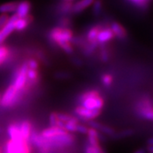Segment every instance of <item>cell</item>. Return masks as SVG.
<instances>
[{
  "label": "cell",
  "mask_w": 153,
  "mask_h": 153,
  "mask_svg": "<svg viewBox=\"0 0 153 153\" xmlns=\"http://www.w3.org/2000/svg\"><path fill=\"white\" fill-rule=\"evenodd\" d=\"M81 105L89 110H101L104 105V101L96 91H88L80 97Z\"/></svg>",
  "instance_id": "6da1fadb"
},
{
  "label": "cell",
  "mask_w": 153,
  "mask_h": 153,
  "mask_svg": "<svg viewBox=\"0 0 153 153\" xmlns=\"http://www.w3.org/2000/svg\"><path fill=\"white\" fill-rule=\"evenodd\" d=\"M49 38L53 42L60 47L66 43H71L73 38V33L66 27H55L49 33Z\"/></svg>",
  "instance_id": "7a4b0ae2"
},
{
  "label": "cell",
  "mask_w": 153,
  "mask_h": 153,
  "mask_svg": "<svg viewBox=\"0 0 153 153\" xmlns=\"http://www.w3.org/2000/svg\"><path fill=\"white\" fill-rule=\"evenodd\" d=\"M20 92L15 88L12 85L6 89L5 92L1 97L0 105L5 107H11L14 105L16 102L19 100Z\"/></svg>",
  "instance_id": "3957f363"
},
{
  "label": "cell",
  "mask_w": 153,
  "mask_h": 153,
  "mask_svg": "<svg viewBox=\"0 0 153 153\" xmlns=\"http://www.w3.org/2000/svg\"><path fill=\"white\" fill-rule=\"evenodd\" d=\"M27 70H28V67H27V63L25 62L17 70L14 78H13L12 85L20 92L27 85V83H28L27 77Z\"/></svg>",
  "instance_id": "277c9868"
},
{
  "label": "cell",
  "mask_w": 153,
  "mask_h": 153,
  "mask_svg": "<svg viewBox=\"0 0 153 153\" xmlns=\"http://www.w3.org/2000/svg\"><path fill=\"white\" fill-rule=\"evenodd\" d=\"M6 153H30V147L28 141H9L6 143Z\"/></svg>",
  "instance_id": "5b68a950"
},
{
  "label": "cell",
  "mask_w": 153,
  "mask_h": 153,
  "mask_svg": "<svg viewBox=\"0 0 153 153\" xmlns=\"http://www.w3.org/2000/svg\"><path fill=\"white\" fill-rule=\"evenodd\" d=\"M18 17L16 15H13L12 16H10L8 22L6 23L2 28L0 29V45L3 43L6 38L10 36L15 30V23Z\"/></svg>",
  "instance_id": "8992f818"
},
{
  "label": "cell",
  "mask_w": 153,
  "mask_h": 153,
  "mask_svg": "<svg viewBox=\"0 0 153 153\" xmlns=\"http://www.w3.org/2000/svg\"><path fill=\"white\" fill-rule=\"evenodd\" d=\"M75 114L77 115L79 117L86 120H93L99 117L101 113V110H89L81 105H79L75 109Z\"/></svg>",
  "instance_id": "52a82bcc"
},
{
  "label": "cell",
  "mask_w": 153,
  "mask_h": 153,
  "mask_svg": "<svg viewBox=\"0 0 153 153\" xmlns=\"http://www.w3.org/2000/svg\"><path fill=\"white\" fill-rule=\"evenodd\" d=\"M139 114L141 117L148 120H152L153 119V112L152 103L150 102L145 99L140 103V105L138 107Z\"/></svg>",
  "instance_id": "ba28073f"
},
{
  "label": "cell",
  "mask_w": 153,
  "mask_h": 153,
  "mask_svg": "<svg viewBox=\"0 0 153 153\" xmlns=\"http://www.w3.org/2000/svg\"><path fill=\"white\" fill-rule=\"evenodd\" d=\"M31 9V4L27 0H23L19 3H17L15 15L18 18H25L29 16V13Z\"/></svg>",
  "instance_id": "9c48e42d"
},
{
  "label": "cell",
  "mask_w": 153,
  "mask_h": 153,
  "mask_svg": "<svg viewBox=\"0 0 153 153\" xmlns=\"http://www.w3.org/2000/svg\"><path fill=\"white\" fill-rule=\"evenodd\" d=\"M113 38H114V35L109 27L101 28L97 34L96 42L98 44L103 45L109 42Z\"/></svg>",
  "instance_id": "30bf717a"
},
{
  "label": "cell",
  "mask_w": 153,
  "mask_h": 153,
  "mask_svg": "<svg viewBox=\"0 0 153 153\" xmlns=\"http://www.w3.org/2000/svg\"><path fill=\"white\" fill-rule=\"evenodd\" d=\"M67 131H65L62 128H59L58 127H53L51 126L50 127L45 128L41 132L40 135L44 138H52V137H56V136H59V135H62L67 134Z\"/></svg>",
  "instance_id": "8fae6325"
},
{
  "label": "cell",
  "mask_w": 153,
  "mask_h": 153,
  "mask_svg": "<svg viewBox=\"0 0 153 153\" xmlns=\"http://www.w3.org/2000/svg\"><path fill=\"white\" fill-rule=\"evenodd\" d=\"M19 130H20V137L23 141H28L30 139L31 131H32V126L31 123L28 120H24L19 125Z\"/></svg>",
  "instance_id": "7c38bea8"
},
{
  "label": "cell",
  "mask_w": 153,
  "mask_h": 153,
  "mask_svg": "<svg viewBox=\"0 0 153 153\" xmlns=\"http://www.w3.org/2000/svg\"><path fill=\"white\" fill-rule=\"evenodd\" d=\"M109 28L112 30L114 37H117V38H119L120 40H123V39H124L127 37V32H126L125 29L123 28V27L122 25H120L118 23H112Z\"/></svg>",
  "instance_id": "4fadbf2b"
},
{
  "label": "cell",
  "mask_w": 153,
  "mask_h": 153,
  "mask_svg": "<svg viewBox=\"0 0 153 153\" xmlns=\"http://www.w3.org/2000/svg\"><path fill=\"white\" fill-rule=\"evenodd\" d=\"M7 134H8L10 141H20V140H22L21 137H20L19 125L16 124V123H13L9 125L8 128H7Z\"/></svg>",
  "instance_id": "5bb4252c"
},
{
  "label": "cell",
  "mask_w": 153,
  "mask_h": 153,
  "mask_svg": "<svg viewBox=\"0 0 153 153\" xmlns=\"http://www.w3.org/2000/svg\"><path fill=\"white\" fill-rule=\"evenodd\" d=\"M95 0H79L75 4L73 5L72 12L74 13H79L83 12L84 10L88 8L93 4Z\"/></svg>",
  "instance_id": "9a60e30c"
},
{
  "label": "cell",
  "mask_w": 153,
  "mask_h": 153,
  "mask_svg": "<svg viewBox=\"0 0 153 153\" xmlns=\"http://www.w3.org/2000/svg\"><path fill=\"white\" fill-rule=\"evenodd\" d=\"M89 125L91 126V127L97 130L99 132L100 131V132H102V133L109 135H114L115 134V131L113 128H111L110 127H108L106 125H103L100 123H98L96 121L91 120V122L89 123Z\"/></svg>",
  "instance_id": "2e32d148"
},
{
  "label": "cell",
  "mask_w": 153,
  "mask_h": 153,
  "mask_svg": "<svg viewBox=\"0 0 153 153\" xmlns=\"http://www.w3.org/2000/svg\"><path fill=\"white\" fill-rule=\"evenodd\" d=\"M32 18L29 15L25 18H18L15 23V30L17 31H22L25 30L31 21Z\"/></svg>",
  "instance_id": "e0dca14e"
},
{
  "label": "cell",
  "mask_w": 153,
  "mask_h": 153,
  "mask_svg": "<svg viewBox=\"0 0 153 153\" xmlns=\"http://www.w3.org/2000/svg\"><path fill=\"white\" fill-rule=\"evenodd\" d=\"M78 124V120L73 117L70 120L64 123L63 130L67 131V133H74V132H76V127Z\"/></svg>",
  "instance_id": "ac0fdd59"
},
{
  "label": "cell",
  "mask_w": 153,
  "mask_h": 153,
  "mask_svg": "<svg viewBox=\"0 0 153 153\" xmlns=\"http://www.w3.org/2000/svg\"><path fill=\"white\" fill-rule=\"evenodd\" d=\"M17 3L16 2H10L0 5V13L1 14H9L10 13L16 11Z\"/></svg>",
  "instance_id": "d6986e66"
},
{
  "label": "cell",
  "mask_w": 153,
  "mask_h": 153,
  "mask_svg": "<svg viewBox=\"0 0 153 153\" xmlns=\"http://www.w3.org/2000/svg\"><path fill=\"white\" fill-rule=\"evenodd\" d=\"M9 56H10V51L8 48L0 45V66L6 62V59L9 58Z\"/></svg>",
  "instance_id": "ffe728a7"
},
{
  "label": "cell",
  "mask_w": 153,
  "mask_h": 153,
  "mask_svg": "<svg viewBox=\"0 0 153 153\" xmlns=\"http://www.w3.org/2000/svg\"><path fill=\"white\" fill-rule=\"evenodd\" d=\"M27 81L30 83H35L38 79V72L37 70H30L28 69L27 71Z\"/></svg>",
  "instance_id": "44dd1931"
},
{
  "label": "cell",
  "mask_w": 153,
  "mask_h": 153,
  "mask_svg": "<svg viewBox=\"0 0 153 153\" xmlns=\"http://www.w3.org/2000/svg\"><path fill=\"white\" fill-rule=\"evenodd\" d=\"M93 13L95 16H98L102 12V2L101 0H95L93 2Z\"/></svg>",
  "instance_id": "7402d4cb"
},
{
  "label": "cell",
  "mask_w": 153,
  "mask_h": 153,
  "mask_svg": "<svg viewBox=\"0 0 153 153\" xmlns=\"http://www.w3.org/2000/svg\"><path fill=\"white\" fill-rule=\"evenodd\" d=\"M73 8V4L71 2H68V1H66V2H63L62 4H60L59 6V9H60V11L63 13H70L72 11Z\"/></svg>",
  "instance_id": "603a6c76"
},
{
  "label": "cell",
  "mask_w": 153,
  "mask_h": 153,
  "mask_svg": "<svg viewBox=\"0 0 153 153\" xmlns=\"http://www.w3.org/2000/svg\"><path fill=\"white\" fill-rule=\"evenodd\" d=\"M113 76L110 74H104L102 76V82L105 87H109V85H111V84L113 83Z\"/></svg>",
  "instance_id": "cb8c5ba5"
},
{
  "label": "cell",
  "mask_w": 153,
  "mask_h": 153,
  "mask_svg": "<svg viewBox=\"0 0 153 153\" xmlns=\"http://www.w3.org/2000/svg\"><path fill=\"white\" fill-rule=\"evenodd\" d=\"M27 66L28 67V69H30V70H37L38 71V61L35 60V59H29L27 62H26Z\"/></svg>",
  "instance_id": "d4e9b609"
},
{
  "label": "cell",
  "mask_w": 153,
  "mask_h": 153,
  "mask_svg": "<svg viewBox=\"0 0 153 153\" xmlns=\"http://www.w3.org/2000/svg\"><path fill=\"white\" fill-rule=\"evenodd\" d=\"M10 16L9 14H0V29L2 28L8 22Z\"/></svg>",
  "instance_id": "484cf974"
},
{
  "label": "cell",
  "mask_w": 153,
  "mask_h": 153,
  "mask_svg": "<svg viewBox=\"0 0 153 153\" xmlns=\"http://www.w3.org/2000/svg\"><path fill=\"white\" fill-rule=\"evenodd\" d=\"M139 7H145L149 0H129Z\"/></svg>",
  "instance_id": "4316f807"
},
{
  "label": "cell",
  "mask_w": 153,
  "mask_h": 153,
  "mask_svg": "<svg viewBox=\"0 0 153 153\" xmlns=\"http://www.w3.org/2000/svg\"><path fill=\"white\" fill-rule=\"evenodd\" d=\"M92 149L93 153H105V152L103 151V149L101 148V146L99 145H90Z\"/></svg>",
  "instance_id": "83f0119b"
},
{
  "label": "cell",
  "mask_w": 153,
  "mask_h": 153,
  "mask_svg": "<svg viewBox=\"0 0 153 153\" xmlns=\"http://www.w3.org/2000/svg\"><path fill=\"white\" fill-rule=\"evenodd\" d=\"M88 127H85V125H81V124H78L77 125V127H76V132H79V133L81 134H86L88 132Z\"/></svg>",
  "instance_id": "f1b7e54d"
},
{
  "label": "cell",
  "mask_w": 153,
  "mask_h": 153,
  "mask_svg": "<svg viewBox=\"0 0 153 153\" xmlns=\"http://www.w3.org/2000/svg\"><path fill=\"white\" fill-rule=\"evenodd\" d=\"M133 134V131H131V130H127V131H122L120 133H119L120 134V137H127V136H130Z\"/></svg>",
  "instance_id": "f546056e"
},
{
  "label": "cell",
  "mask_w": 153,
  "mask_h": 153,
  "mask_svg": "<svg viewBox=\"0 0 153 153\" xmlns=\"http://www.w3.org/2000/svg\"><path fill=\"white\" fill-rule=\"evenodd\" d=\"M101 58H102V60L104 61V62L108 61L109 54H108V53H107L106 51H102V53H101Z\"/></svg>",
  "instance_id": "4dcf8cb0"
},
{
  "label": "cell",
  "mask_w": 153,
  "mask_h": 153,
  "mask_svg": "<svg viewBox=\"0 0 153 153\" xmlns=\"http://www.w3.org/2000/svg\"><path fill=\"white\" fill-rule=\"evenodd\" d=\"M85 153H93L92 149H91V147L90 146L89 144H88V145L85 146Z\"/></svg>",
  "instance_id": "1f68e13d"
},
{
  "label": "cell",
  "mask_w": 153,
  "mask_h": 153,
  "mask_svg": "<svg viewBox=\"0 0 153 153\" xmlns=\"http://www.w3.org/2000/svg\"><path fill=\"white\" fill-rule=\"evenodd\" d=\"M134 153H146V151L144 149H137Z\"/></svg>",
  "instance_id": "d6a6232c"
},
{
  "label": "cell",
  "mask_w": 153,
  "mask_h": 153,
  "mask_svg": "<svg viewBox=\"0 0 153 153\" xmlns=\"http://www.w3.org/2000/svg\"><path fill=\"white\" fill-rule=\"evenodd\" d=\"M2 128L1 127H0V134L2 133Z\"/></svg>",
  "instance_id": "836d02e7"
},
{
  "label": "cell",
  "mask_w": 153,
  "mask_h": 153,
  "mask_svg": "<svg viewBox=\"0 0 153 153\" xmlns=\"http://www.w3.org/2000/svg\"><path fill=\"white\" fill-rule=\"evenodd\" d=\"M0 153H2V149L0 148Z\"/></svg>",
  "instance_id": "e575fe53"
},
{
  "label": "cell",
  "mask_w": 153,
  "mask_h": 153,
  "mask_svg": "<svg viewBox=\"0 0 153 153\" xmlns=\"http://www.w3.org/2000/svg\"><path fill=\"white\" fill-rule=\"evenodd\" d=\"M1 97H2V95H1V94H0V102H1Z\"/></svg>",
  "instance_id": "d590c367"
},
{
  "label": "cell",
  "mask_w": 153,
  "mask_h": 153,
  "mask_svg": "<svg viewBox=\"0 0 153 153\" xmlns=\"http://www.w3.org/2000/svg\"><path fill=\"white\" fill-rule=\"evenodd\" d=\"M65 1H68V2H71V0H65Z\"/></svg>",
  "instance_id": "8d00e7d4"
}]
</instances>
